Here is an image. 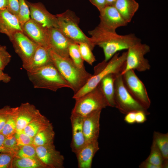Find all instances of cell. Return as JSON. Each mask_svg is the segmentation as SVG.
<instances>
[{"mask_svg":"<svg viewBox=\"0 0 168 168\" xmlns=\"http://www.w3.org/2000/svg\"><path fill=\"white\" fill-rule=\"evenodd\" d=\"M90 39L95 45L102 49L104 60L108 61L117 52L128 49L134 44L141 41L133 34L120 35L115 30H108L99 26L89 31Z\"/></svg>","mask_w":168,"mask_h":168,"instance_id":"6da1fadb","label":"cell"},{"mask_svg":"<svg viewBox=\"0 0 168 168\" xmlns=\"http://www.w3.org/2000/svg\"><path fill=\"white\" fill-rule=\"evenodd\" d=\"M127 54V51L124 52L120 55L119 53H116L108 61L104 60L95 66L94 74L83 86L74 94L72 98L77 100L92 90L103 78L109 74H121L125 67Z\"/></svg>","mask_w":168,"mask_h":168,"instance_id":"7a4b0ae2","label":"cell"},{"mask_svg":"<svg viewBox=\"0 0 168 168\" xmlns=\"http://www.w3.org/2000/svg\"><path fill=\"white\" fill-rule=\"evenodd\" d=\"M50 54L53 63L69 84L74 94L83 86L92 76L85 67H77L70 57H62L50 49Z\"/></svg>","mask_w":168,"mask_h":168,"instance_id":"3957f363","label":"cell"},{"mask_svg":"<svg viewBox=\"0 0 168 168\" xmlns=\"http://www.w3.org/2000/svg\"><path fill=\"white\" fill-rule=\"evenodd\" d=\"M29 80L35 88L56 91L59 89L70 86L61 75L53 63L35 71L27 72Z\"/></svg>","mask_w":168,"mask_h":168,"instance_id":"277c9868","label":"cell"},{"mask_svg":"<svg viewBox=\"0 0 168 168\" xmlns=\"http://www.w3.org/2000/svg\"><path fill=\"white\" fill-rule=\"evenodd\" d=\"M56 16L58 20V28L65 36L78 44H86L93 49L95 46L90 37H87L79 27L80 19L74 12L68 9Z\"/></svg>","mask_w":168,"mask_h":168,"instance_id":"5b68a950","label":"cell"},{"mask_svg":"<svg viewBox=\"0 0 168 168\" xmlns=\"http://www.w3.org/2000/svg\"><path fill=\"white\" fill-rule=\"evenodd\" d=\"M75 100V105L71 114L83 117L93 112L101 110L106 107L109 106L99 85Z\"/></svg>","mask_w":168,"mask_h":168,"instance_id":"8992f818","label":"cell"},{"mask_svg":"<svg viewBox=\"0 0 168 168\" xmlns=\"http://www.w3.org/2000/svg\"><path fill=\"white\" fill-rule=\"evenodd\" d=\"M114 98L115 107L123 114L140 110L145 112L148 115L150 114L128 91L124 84L121 74L116 75L115 79Z\"/></svg>","mask_w":168,"mask_h":168,"instance_id":"52a82bcc","label":"cell"},{"mask_svg":"<svg viewBox=\"0 0 168 168\" xmlns=\"http://www.w3.org/2000/svg\"><path fill=\"white\" fill-rule=\"evenodd\" d=\"M127 51L124 68L121 75L130 70L143 72L149 70L151 66L144 56L150 52V46L146 44L138 42L130 46Z\"/></svg>","mask_w":168,"mask_h":168,"instance_id":"ba28073f","label":"cell"},{"mask_svg":"<svg viewBox=\"0 0 168 168\" xmlns=\"http://www.w3.org/2000/svg\"><path fill=\"white\" fill-rule=\"evenodd\" d=\"M121 75L124 84L128 92L142 107L147 110L151 105V100L145 85L134 70H128Z\"/></svg>","mask_w":168,"mask_h":168,"instance_id":"9c48e42d","label":"cell"},{"mask_svg":"<svg viewBox=\"0 0 168 168\" xmlns=\"http://www.w3.org/2000/svg\"><path fill=\"white\" fill-rule=\"evenodd\" d=\"M15 52L21 58L22 67L30 62L38 45L31 40L23 32H17L9 39Z\"/></svg>","mask_w":168,"mask_h":168,"instance_id":"30bf717a","label":"cell"},{"mask_svg":"<svg viewBox=\"0 0 168 168\" xmlns=\"http://www.w3.org/2000/svg\"><path fill=\"white\" fill-rule=\"evenodd\" d=\"M74 42L65 36L58 28H51L48 30V46L58 55L64 58H70L69 48Z\"/></svg>","mask_w":168,"mask_h":168,"instance_id":"8fae6325","label":"cell"},{"mask_svg":"<svg viewBox=\"0 0 168 168\" xmlns=\"http://www.w3.org/2000/svg\"><path fill=\"white\" fill-rule=\"evenodd\" d=\"M37 155L47 168H63L64 156L54 144L36 147Z\"/></svg>","mask_w":168,"mask_h":168,"instance_id":"7c38bea8","label":"cell"},{"mask_svg":"<svg viewBox=\"0 0 168 168\" xmlns=\"http://www.w3.org/2000/svg\"><path fill=\"white\" fill-rule=\"evenodd\" d=\"M26 3L30 11V18L48 29L58 28V20L56 15L50 13L40 2Z\"/></svg>","mask_w":168,"mask_h":168,"instance_id":"4fadbf2b","label":"cell"},{"mask_svg":"<svg viewBox=\"0 0 168 168\" xmlns=\"http://www.w3.org/2000/svg\"><path fill=\"white\" fill-rule=\"evenodd\" d=\"M100 12V21L98 26L101 27L116 31L117 28L128 24L113 6H106Z\"/></svg>","mask_w":168,"mask_h":168,"instance_id":"5bb4252c","label":"cell"},{"mask_svg":"<svg viewBox=\"0 0 168 168\" xmlns=\"http://www.w3.org/2000/svg\"><path fill=\"white\" fill-rule=\"evenodd\" d=\"M23 32L38 45L48 46V29L30 18L22 27Z\"/></svg>","mask_w":168,"mask_h":168,"instance_id":"9a60e30c","label":"cell"},{"mask_svg":"<svg viewBox=\"0 0 168 168\" xmlns=\"http://www.w3.org/2000/svg\"><path fill=\"white\" fill-rule=\"evenodd\" d=\"M101 111H94L83 117V129L86 142L98 140Z\"/></svg>","mask_w":168,"mask_h":168,"instance_id":"2e32d148","label":"cell"},{"mask_svg":"<svg viewBox=\"0 0 168 168\" xmlns=\"http://www.w3.org/2000/svg\"><path fill=\"white\" fill-rule=\"evenodd\" d=\"M70 119L72 131L71 147L75 154L86 143L83 129V117L71 114Z\"/></svg>","mask_w":168,"mask_h":168,"instance_id":"e0dca14e","label":"cell"},{"mask_svg":"<svg viewBox=\"0 0 168 168\" xmlns=\"http://www.w3.org/2000/svg\"><path fill=\"white\" fill-rule=\"evenodd\" d=\"M23 32L17 17L7 9L0 10V32L6 35L10 39L16 33Z\"/></svg>","mask_w":168,"mask_h":168,"instance_id":"ac0fdd59","label":"cell"},{"mask_svg":"<svg viewBox=\"0 0 168 168\" xmlns=\"http://www.w3.org/2000/svg\"><path fill=\"white\" fill-rule=\"evenodd\" d=\"M41 114L34 105L29 102L21 103L18 107L16 132L23 130L30 122Z\"/></svg>","mask_w":168,"mask_h":168,"instance_id":"d6986e66","label":"cell"},{"mask_svg":"<svg viewBox=\"0 0 168 168\" xmlns=\"http://www.w3.org/2000/svg\"><path fill=\"white\" fill-rule=\"evenodd\" d=\"M99 149L98 140L87 142L76 153L79 168H91L92 160Z\"/></svg>","mask_w":168,"mask_h":168,"instance_id":"ffe728a7","label":"cell"},{"mask_svg":"<svg viewBox=\"0 0 168 168\" xmlns=\"http://www.w3.org/2000/svg\"><path fill=\"white\" fill-rule=\"evenodd\" d=\"M48 47L38 45L30 63L23 66L27 72H31L52 63Z\"/></svg>","mask_w":168,"mask_h":168,"instance_id":"44dd1931","label":"cell"},{"mask_svg":"<svg viewBox=\"0 0 168 168\" xmlns=\"http://www.w3.org/2000/svg\"><path fill=\"white\" fill-rule=\"evenodd\" d=\"M113 6L128 23L131 22L139 7V3L135 0H116Z\"/></svg>","mask_w":168,"mask_h":168,"instance_id":"7402d4cb","label":"cell"},{"mask_svg":"<svg viewBox=\"0 0 168 168\" xmlns=\"http://www.w3.org/2000/svg\"><path fill=\"white\" fill-rule=\"evenodd\" d=\"M116 75L114 73L107 75L98 84L109 106L113 107H115L114 98V81Z\"/></svg>","mask_w":168,"mask_h":168,"instance_id":"603a6c76","label":"cell"},{"mask_svg":"<svg viewBox=\"0 0 168 168\" xmlns=\"http://www.w3.org/2000/svg\"><path fill=\"white\" fill-rule=\"evenodd\" d=\"M51 124L49 120L41 114L30 122L22 130L33 138L39 132Z\"/></svg>","mask_w":168,"mask_h":168,"instance_id":"cb8c5ba5","label":"cell"},{"mask_svg":"<svg viewBox=\"0 0 168 168\" xmlns=\"http://www.w3.org/2000/svg\"><path fill=\"white\" fill-rule=\"evenodd\" d=\"M54 137L55 132L51 123L33 137V144L37 147L54 144Z\"/></svg>","mask_w":168,"mask_h":168,"instance_id":"d4e9b609","label":"cell"},{"mask_svg":"<svg viewBox=\"0 0 168 168\" xmlns=\"http://www.w3.org/2000/svg\"><path fill=\"white\" fill-rule=\"evenodd\" d=\"M11 168H47L38 157L20 158L15 156L12 163Z\"/></svg>","mask_w":168,"mask_h":168,"instance_id":"484cf974","label":"cell"},{"mask_svg":"<svg viewBox=\"0 0 168 168\" xmlns=\"http://www.w3.org/2000/svg\"><path fill=\"white\" fill-rule=\"evenodd\" d=\"M153 140L155 142L160 151L166 168L168 166V133H162L154 131Z\"/></svg>","mask_w":168,"mask_h":168,"instance_id":"4316f807","label":"cell"},{"mask_svg":"<svg viewBox=\"0 0 168 168\" xmlns=\"http://www.w3.org/2000/svg\"><path fill=\"white\" fill-rule=\"evenodd\" d=\"M145 160L158 166L159 168H166L163 156L153 140L151 147L150 154Z\"/></svg>","mask_w":168,"mask_h":168,"instance_id":"83f0119b","label":"cell"},{"mask_svg":"<svg viewBox=\"0 0 168 168\" xmlns=\"http://www.w3.org/2000/svg\"><path fill=\"white\" fill-rule=\"evenodd\" d=\"M17 109L18 107H15L2 129L1 133L5 136L15 133L16 132Z\"/></svg>","mask_w":168,"mask_h":168,"instance_id":"f1b7e54d","label":"cell"},{"mask_svg":"<svg viewBox=\"0 0 168 168\" xmlns=\"http://www.w3.org/2000/svg\"><path fill=\"white\" fill-rule=\"evenodd\" d=\"M69 54L73 63L79 68H84V60L81 54L79 44L75 42L71 43L69 48Z\"/></svg>","mask_w":168,"mask_h":168,"instance_id":"f546056e","label":"cell"},{"mask_svg":"<svg viewBox=\"0 0 168 168\" xmlns=\"http://www.w3.org/2000/svg\"><path fill=\"white\" fill-rule=\"evenodd\" d=\"M15 156L20 158H34L37 157L36 147L33 144L20 147L15 153Z\"/></svg>","mask_w":168,"mask_h":168,"instance_id":"4dcf8cb0","label":"cell"},{"mask_svg":"<svg viewBox=\"0 0 168 168\" xmlns=\"http://www.w3.org/2000/svg\"><path fill=\"white\" fill-rule=\"evenodd\" d=\"M19 11L17 18L22 27L24 23L30 18V11L26 0H19Z\"/></svg>","mask_w":168,"mask_h":168,"instance_id":"1f68e13d","label":"cell"},{"mask_svg":"<svg viewBox=\"0 0 168 168\" xmlns=\"http://www.w3.org/2000/svg\"><path fill=\"white\" fill-rule=\"evenodd\" d=\"M78 44L80 51L83 60L92 65L96 61L95 56L92 52V50L86 44L81 43Z\"/></svg>","mask_w":168,"mask_h":168,"instance_id":"d6a6232c","label":"cell"},{"mask_svg":"<svg viewBox=\"0 0 168 168\" xmlns=\"http://www.w3.org/2000/svg\"><path fill=\"white\" fill-rule=\"evenodd\" d=\"M4 145L7 152L15 154L18 148L17 144L15 133L5 136Z\"/></svg>","mask_w":168,"mask_h":168,"instance_id":"836d02e7","label":"cell"},{"mask_svg":"<svg viewBox=\"0 0 168 168\" xmlns=\"http://www.w3.org/2000/svg\"><path fill=\"white\" fill-rule=\"evenodd\" d=\"M15 135L18 148L25 145L33 144V138L28 135L22 130L16 131Z\"/></svg>","mask_w":168,"mask_h":168,"instance_id":"e575fe53","label":"cell"},{"mask_svg":"<svg viewBox=\"0 0 168 168\" xmlns=\"http://www.w3.org/2000/svg\"><path fill=\"white\" fill-rule=\"evenodd\" d=\"M11 56L4 45H0V69L3 71L10 63Z\"/></svg>","mask_w":168,"mask_h":168,"instance_id":"d590c367","label":"cell"},{"mask_svg":"<svg viewBox=\"0 0 168 168\" xmlns=\"http://www.w3.org/2000/svg\"><path fill=\"white\" fill-rule=\"evenodd\" d=\"M15 107H12L6 105L0 108V133L10 115L15 109Z\"/></svg>","mask_w":168,"mask_h":168,"instance_id":"8d00e7d4","label":"cell"},{"mask_svg":"<svg viewBox=\"0 0 168 168\" xmlns=\"http://www.w3.org/2000/svg\"><path fill=\"white\" fill-rule=\"evenodd\" d=\"M14 153L8 152H0V168H11Z\"/></svg>","mask_w":168,"mask_h":168,"instance_id":"74e56055","label":"cell"},{"mask_svg":"<svg viewBox=\"0 0 168 168\" xmlns=\"http://www.w3.org/2000/svg\"><path fill=\"white\" fill-rule=\"evenodd\" d=\"M7 10L17 17L19 11V0H7Z\"/></svg>","mask_w":168,"mask_h":168,"instance_id":"f35d334b","label":"cell"},{"mask_svg":"<svg viewBox=\"0 0 168 168\" xmlns=\"http://www.w3.org/2000/svg\"><path fill=\"white\" fill-rule=\"evenodd\" d=\"M148 115L143 111H137L135 112V122L138 124H142L147 120L146 115Z\"/></svg>","mask_w":168,"mask_h":168,"instance_id":"ab89813d","label":"cell"},{"mask_svg":"<svg viewBox=\"0 0 168 168\" xmlns=\"http://www.w3.org/2000/svg\"><path fill=\"white\" fill-rule=\"evenodd\" d=\"M135 112L131 111L126 114L124 118V121L127 123L132 124L135 122Z\"/></svg>","mask_w":168,"mask_h":168,"instance_id":"60d3db41","label":"cell"},{"mask_svg":"<svg viewBox=\"0 0 168 168\" xmlns=\"http://www.w3.org/2000/svg\"><path fill=\"white\" fill-rule=\"evenodd\" d=\"M100 12L106 5L105 0H89Z\"/></svg>","mask_w":168,"mask_h":168,"instance_id":"b9f144b4","label":"cell"},{"mask_svg":"<svg viewBox=\"0 0 168 168\" xmlns=\"http://www.w3.org/2000/svg\"><path fill=\"white\" fill-rule=\"evenodd\" d=\"M11 80V77L8 74L4 72L3 70L0 69V82L8 83Z\"/></svg>","mask_w":168,"mask_h":168,"instance_id":"7bdbcfd3","label":"cell"},{"mask_svg":"<svg viewBox=\"0 0 168 168\" xmlns=\"http://www.w3.org/2000/svg\"><path fill=\"white\" fill-rule=\"evenodd\" d=\"M139 168H159L145 160L142 162L139 166Z\"/></svg>","mask_w":168,"mask_h":168,"instance_id":"ee69618b","label":"cell"},{"mask_svg":"<svg viewBox=\"0 0 168 168\" xmlns=\"http://www.w3.org/2000/svg\"><path fill=\"white\" fill-rule=\"evenodd\" d=\"M5 136L2 133H0V152H7L5 149L4 145V141Z\"/></svg>","mask_w":168,"mask_h":168,"instance_id":"f6af8a7d","label":"cell"},{"mask_svg":"<svg viewBox=\"0 0 168 168\" xmlns=\"http://www.w3.org/2000/svg\"><path fill=\"white\" fill-rule=\"evenodd\" d=\"M7 0H0V10L7 9Z\"/></svg>","mask_w":168,"mask_h":168,"instance_id":"bcb514c9","label":"cell"},{"mask_svg":"<svg viewBox=\"0 0 168 168\" xmlns=\"http://www.w3.org/2000/svg\"><path fill=\"white\" fill-rule=\"evenodd\" d=\"M106 6H113L116 0H105Z\"/></svg>","mask_w":168,"mask_h":168,"instance_id":"7dc6e473","label":"cell"}]
</instances>
